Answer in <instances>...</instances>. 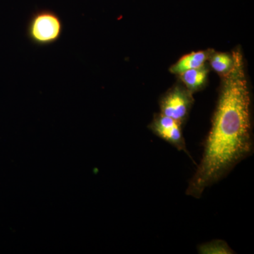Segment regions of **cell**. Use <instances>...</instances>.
<instances>
[{"label": "cell", "instance_id": "obj_3", "mask_svg": "<svg viewBox=\"0 0 254 254\" xmlns=\"http://www.w3.org/2000/svg\"><path fill=\"white\" fill-rule=\"evenodd\" d=\"M193 103L190 91L176 87L162 99L160 110L162 115L182 124L186 120Z\"/></svg>", "mask_w": 254, "mask_h": 254}, {"label": "cell", "instance_id": "obj_5", "mask_svg": "<svg viewBox=\"0 0 254 254\" xmlns=\"http://www.w3.org/2000/svg\"><path fill=\"white\" fill-rule=\"evenodd\" d=\"M208 58V53L207 52H194L184 56L179 60L175 64L170 68V71L175 74L180 73L191 69L204 66L205 61Z\"/></svg>", "mask_w": 254, "mask_h": 254}, {"label": "cell", "instance_id": "obj_6", "mask_svg": "<svg viewBox=\"0 0 254 254\" xmlns=\"http://www.w3.org/2000/svg\"><path fill=\"white\" fill-rule=\"evenodd\" d=\"M179 75L189 91H195L205 84L208 76V69L203 66L187 70Z\"/></svg>", "mask_w": 254, "mask_h": 254}, {"label": "cell", "instance_id": "obj_4", "mask_svg": "<svg viewBox=\"0 0 254 254\" xmlns=\"http://www.w3.org/2000/svg\"><path fill=\"white\" fill-rule=\"evenodd\" d=\"M149 128L157 136L190 156L182 133L181 124L160 113L153 119Z\"/></svg>", "mask_w": 254, "mask_h": 254}, {"label": "cell", "instance_id": "obj_1", "mask_svg": "<svg viewBox=\"0 0 254 254\" xmlns=\"http://www.w3.org/2000/svg\"><path fill=\"white\" fill-rule=\"evenodd\" d=\"M222 82L211 128L204 143L203 155L186 193L200 198L204 190L222 180L237 164L252 154L250 94L239 52Z\"/></svg>", "mask_w": 254, "mask_h": 254}, {"label": "cell", "instance_id": "obj_8", "mask_svg": "<svg viewBox=\"0 0 254 254\" xmlns=\"http://www.w3.org/2000/svg\"><path fill=\"white\" fill-rule=\"evenodd\" d=\"M233 63V56H230L226 53H216L210 58L212 68L217 72L222 74H225L231 69Z\"/></svg>", "mask_w": 254, "mask_h": 254}, {"label": "cell", "instance_id": "obj_7", "mask_svg": "<svg viewBox=\"0 0 254 254\" xmlns=\"http://www.w3.org/2000/svg\"><path fill=\"white\" fill-rule=\"evenodd\" d=\"M198 253L201 254H231L234 251L223 240H213L198 246Z\"/></svg>", "mask_w": 254, "mask_h": 254}, {"label": "cell", "instance_id": "obj_2", "mask_svg": "<svg viewBox=\"0 0 254 254\" xmlns=\"http://www.w3.org/2000/svg\"><path fill=\"white\" fill-rule=\"evenodd\" d=\"M64 25L58 13L49 9L37 10L26 23V35L33 46L46 47L58 43L63 37Z\"/></svg>", "mask_w": 254, "mask_h": 254}]
</instances>
